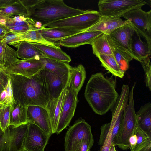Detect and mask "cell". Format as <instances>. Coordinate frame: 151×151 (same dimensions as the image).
Listing matches in <instances>:
<instances>
[{
  "instance_id": "6da1fadb",
  "label": "cell",
  "mask_w": 151,
  "mask_h": 151,
  "mask_svg": "<svg viewBox=\"0 0 151 151\" xmlns=\"http://www.w3.org/2000/svg\"><path fill=\"white\" fill-rule=\"evenodd\" d=\"M42 70L29 78L19 75H9L16 103L46 107L50 100L49 88Z\"/></svg>"
},
{
  "instance_id": "7a4b0ae2",
  "label": "cell",
  "mask_w": 151,
  "mask_h": 151,
  "mask_svg": "<svg viewBox=\"0 0 151 151\" xmlns=\"http://www.w3.org/2000/svg\"><path fill=\"white\" fill-rule=\"evenodd\" d=\"M113 77L104 76L101 72L91 75L86 85L84 96L96 114L103 115L110 109L119 95Z\"/></svg>"
},
{
  "instance_id": "3957f363",
  "label": "cell",
  "mask_w": 151,
  "mask_h": 151,
  "mask_svg": "<svg viewBox=\"0 0 151 151\" xmlns=\"http://www.w3.org/2000/svg\"><path fill=\"white\" fill-rule=\"evenodd\" d=\"M87 10L69 6L63 0H37L28 11V17L44 27L55 21L83 14Z\"/></svg>"
},
{
  "instance_id": "277c9868",
  "label": "cell",
  "mask_w": 151,
  "mask_h": 151,
  "mask_svg": "<svg viewBox=\"0 0 151 151\" xmlns=\"http://www.w3.org/2000/svg\"><path fill=\"white\" fill-rule=\"evenodd\" d=\"M129 89L127 85L122 86L120 94L115 103L110 109L112 112L111 121L102 125L98 145L101 146L107 136H111L112 145L115 146L119 134L125 109L128 104Z\"/></svg>"
},
{
  "instance_id": "5b68a950",
  "label": "cell",
  "mask_w": 151,
  "mask_h": 151,
  "mask_svg": "<svg viewBox=\"0 0 151 151\" xmlns=\"http://www.w3.org/2000/svg\"><path fill=\"white\" fill-rule=\"evenodd\" d=\"M94 141L91 126L84 119L80 118L66 132L65 151H90Z\"/></svg>"
},
{
  "instance_id": "8992f818",
  "label": "cell",
  "mask_w": 151,
  "mask_h": 151,
  "mask_svg": "<svg viewBox=\"0 0 151 151\" xmlns=\"http://www.w3.org/2000/svg\"><path fill=\"white\" fill-rule=\"evenodd\" d=\"M101 17L98 11L87 10L83 14L50 23L44 27L79 33L94 24Z\"/></svg>"
},
{
  "instance_id": "52a82bcc",
  "label": "cell",
  "mask_w": 151,
  "mask_h": 151,
  "mask_svg": "<svg viewBox=\"0 0 151 151\" xmlns=\"http://www.w3.org/2000/svg\"><path fill=\"white\" fill-rule=\"evenodd\" d=\"M136 83H134L129 92V102L124 112L121 128L115 145L124 150L129 148V139L134 134L137 125L133 98Z\"/></svg>"
},
{
  "instance_id": "ba28073f",
  "label": "cell",
  "mask_w": 151,
  "mask_h": 151,
  "mask_svg": "<svg viewBox=\"0 0 151 151\" xmlns=\"http://www.w3.org/2000/svg\"><path fill=\"white\" fill-rule=\"evenodd\" d=\"M121 17L129 22L137 36L141 35L151 49V10L148 11L138 8L129 11Z\"/></svg>"
},
{
  "instance_id": "9c48e42d",
  "label": "cell",
  "mask_w": 151,
  "mask_h": 151,
  "mask_svg": "<svg viewBox=\"0 0 151 151\" xmlns=\"http://www.w3.org/2000/svg\"><path fill=\"white\" fill-rule=\"evenodd\" d=\"M146 4L147 2L143 0H100L98 2V11L101 16H122Z\"/></svg>"
},
{
  "instance_id": "30bf717a",
  "label": "cell",
  "mask_w": 151,
  "mask_h": 151,
  "mask_svg": "<svg viewBox=\"0 0 151 151\" xmlns=\"http://www.w3.org/2000/svg\"><path fill=\"white\" fill-rule=\"evenodd\" d=\"M78 94L67 86L58 122L56 133L60 134L68 126L73 117L78 102Z\"/></svg>"
},
{
  "instance_id": "8fae6325",
  "label": "cell",
  "mask_w": 151,
  "mask_h": 151,
  "mask_svg": "<svg viewBox=\"0 0 151 151\" xmlns=\"http://www.w3.org/2000/svg\"><path fill=\"white\" fill-rule=\"evenodd\" d=\"M50 136L36 125L28 123L23 144L24 151H44Z\"/></svg>"
},
{
  "instance_id": "7c38bea8",
  "label": "cell",
  "mask_w": 151,
  "mask_h": 151,
  "mask_svg": "<svg viewBox=\"0 0 151 151\" xmlns=\"http://www.w3.org/2000/svg\"><path fill=\"white\" fill-rule=\"evenodd\" d=\"M44 68V64L40 60L19 59L14 63L2 70L8 75H19L29 78L39 73Z\"/></svg>"
},
{
  "instance_id": "4fadbf2b",
  "label": "cell",
  "mask_w": 151,
  "mask_h": 151,
  "mask_svg": "<svg viewBox=\"0 0 151 151\" xmlns=\"http://www.w3.org/2000/svg\"><path fill=\"white\" fill-rule=\"evenodd\" d=\"M135 32L129 24L120 27L108 35L109 37L116 48L129 55L135 59L132 50V38Z\"/></svg>"
},
{
  "instance_id": "5bb4252c",
  "label": "cell",
  "mask_w": 151,
  "mask_h": 151,
  "mask_svg": "<svg viewBox=\"0 0 151 151\" xmlns=\"http://www.w3.org/2000/svg\"><path fill=\"white\" fill-rule=\"evenodd\" d=\"M28 123L16 127L9 125L4 132L2 151H23V144Z\"/></svg>"
},
{
  "instance_id": "9a60e30c",
  "label": "cell",
  "mask_w": 151,
  "mask_h": 151,
  "mask_svg": "<svg viewBox=\"0 0 151 151\" xmlns=\"http://www.w3.org/2000/svg\"><path fill=\"white\" fill-rule=\"evenodd\" d=\"M28 123L34 124L50 136L52 134L50 119L45 108L35 105L27 106Z\"/></svg>"
},
{
  "instance_id": "2e32d148",
  "label": "cell",
  "mask_w": 151,
  "mask_h": 151,
  "mask_svg": "<svg viewBox=\"0 0 151 151\" xmlns=\"http://www.w3.org/2000/svg\"><path fill=\"white\" fill-rule=\"evenodd\" d=\"M121 17L120 16H101L96 23L83 32L100 31L109 35L113 30L120 27L129 24L128 20H122L121 18Z\"/></svg>"
},
{
  "instance_id": "e0dca14e",
  "label": "cell",
  "mask_w": 151,
  "mask_h": 151,
  "mask_svg": "<svg viewBox=\"0 0 151 151\" xmlns=\"http://www.w3.org/2000/svg\"><path fill=\"white\" fill-rule=\"evenodd\" d=\"M103 33L100 31H88L78 33L60 41V45L67 48H75L90 44L96 38Z\"/></svg>"
},
{
  "instance_id": "ac0fdd59",
  "label": "cell",
  "mask_w": 151,
  "mask_h": 151,
  "mask_svg": "<svg viewBox=\"0 0 151 151\" xmlns=\"http://www.w3.org/2000/svg\"><path fill=\"white\" fill-rule=\"evenodd\" d=\"M42 70L49 84L50 100L57 98L67 87L68 79H63L49 70Z\"/></svg>"
},
{
  "instance_id": "d6986e66",
  "label": "cell",
  "mask_w": 151,
  "mask_h": 151,
  "mask_svg": "<svg viewBox=\"0 0 151 151\" xmlns=\"http://www.w3.org/2000/svg\"><path fill=\"white\" fill-rule=\"evenodd\" d=\"M65 89L58 97L50 100L45 107L48 114L52 134L56 132Z\"/></svg>"
},
{
  "instance_id": "ffe728a7",
  "label": "cell",
  "mask_w": 151,
  "mask_h": 151,
  "mask_svg": "<svg viewBox=\"0 0 151 151\" xmlns=\"http://www.w3.org/2000/svg\"><path fill=\"white\" fill-rule=\"evenodd\" d=\"M0 15L11 17L17 15L28 17V11L20 0H0Z\"/></svg>"
},
{
  "instance_id": "44dd1931",
  "label": "cell",
  "mask_w": 151,
  "mask_h": 151,
  "mask_svg": "<svg viewBox=\"0 0 151 151\" xmlns=\"http://www.w3.org/2000/svg\"><path fill=\"white\" fill-rule=\"evenodd\" d=\"M90 45L93 53L97 57L101 55L114 56V47L108 34L103 33L95 39Z\"/></svg>"
},
{
  "instance_id": "7402d4cb",
  "label": "cell",
  "mask_w": 151,
  "mask_h": 151,
  "mask_svg": "<svg viewBox=\"0 0 151 151\" xmlns=\"http://www.w3.org/2000/svg\"><path fill=\"white\" fill-rule=\"evenodd\" d=\"M12 45L17 48V57L21 60L30 59L40 60L46 57L36 48L31 42L23 41L13 44Z\"/></svg>"
},
{
  "instance_id": "603a6c76",
  "label": "cell",
  "mask_w": 151,
  "mask_h": 151,
  "mask_svg": "<svg viewBox=\"0 0 151 151\" xmlns=\"http://www.w3.org/2000/svg\"><path fill=\"white\" fill-rule=\"evenodd\" d=\"M86 78L85 68L82 64L76 67L70 65L68 86L78 94Z\"/></svg>"
},
{
  "instance_id": "cb8c5ba5",
  "label": "cell",
  "mask_w": 151,
  "mask_h": 151,
  "mask_svg": "<svg viewBox=\"0 0 151 151\" xmlns=\"http://www.w3.org/2000/svg\"><path fill=\"white\" fill-rule=\"evenodd\" d=\"M44 65V69L49 70L61 78L68 79L69 63L45 57L40 59Z\"/></svg>"
},
{
  "instance_id": "d4e9b609",
  "label": "cell",
  "mask_w": 151,
  "mask_h": 151,
  "mask_svg": "<svg viewBox=\"0 0 151 151\" xmlns=\"http://www.w3.org/2000/svg\"><path fill=\"white\" fill-rule=\"evenodd\" d=\"M32 43L36 48L44 54L46 57L68 63L71 60L70 56L63 51L59 47H55L36 43Z\"/></svg>"
},
{
  "instance_id": "484cf974",
  "label": "cell",
  "mask_w": 151,
  "mask_h": 151,
  "mask_svg": "<svg viewBox=\"0 0 151 151\" xmlns=\"http://www.w3.org/2000/svg\"><path fill=\"white\" fill-rule=\"evenodd\" d=\"M137 125L151 137V103L149 102L142 106L136 113Z\"/></svg>"
},
{
  "instance_id": "4316f807",
  "label": "cell",
  "mask_w": 151,
  "mask_h": 151,
  "mask_svg": "<svg viewBox=\"0 0 151 151\" xmlns=\"http://www.w3.org/2000/svg\"><path fill=\"white\" fill-rule=\"evenodd\" d=\"M27 107L16 103L12 106L9 125L17 127L28 123L27 115Z\"/></svg>"
},
{
  "instance_id": "83f0119b",
  "label": "cell",
  "mask_w": 151,
  "mask_h": 151,
  "mask_svg": "<svg viewBox=\"0 0 151 151\" xmlns=\"http://www.w3.org/2000/svg\"><path fill=\"white\" fill-rule=\"evenodd\" d=\"M18 60L16 51L0 39V67L1 69L12 64Z\"/></svg>"
},
{
  "instance_id": "f1b7e54d",
  "label": "cell",
  "mask_w": 151,
  "mask_h": 151,
  "mask_svg": "<svg viewBox=\"0 0 151 151\" xmlns=\"http://www.w3.org/2000/svg\"><path fill=\"white\" fill-rule=\"evenodd\" d=\"M40 31L42 36L45 40L52 42L60 41L78 33L76 32L62 30L55 28L44 27Z\"/></svg>"
},
{
  "instance_id": "f546056e",
  "label": "cell",
  "mask_w": 151,
  "mask_h": 151,
  "mask_svg": "<svg viewBox=\"0 0 151 151\" xmlns=\"http://www.w3.org/2000/svg\"><path fill=\"white\" fill-rule=\"evenodd\" d=\"M98 58L101 63V65L113 75L120 78L123 77L124 73L120 69L114 56L101 55Z\"/></svg>"
},
{
  "instance_id": "4dcf8cb0",
  "label": "cell",
  "mask_w": 151,
  "mask_h": 151,
  "mask_svg": "<svg viewBox=\"0 0 151 151\" xmlns=\"http://www.w3.org/2000/svg\"><path fill=\"white\" fill-rule=\"evenodd\" d=\"M40 30L31 29L26 32L17 33L22 41H25L48 45L55 47H58L54 42L48 41L42 36Z\"/></svg>"
},
{
  "instance_id": "1f68e13d",
  "label": "cell",
  "mask_w": 151,
  "mask_h": 151,
  "mask_svg": "<svg viewBox=\"0 0 151 151\" xmlns=\"http://www.w3.org/2000/svg\"><path fill=\"white\" fill-rule=\"evenodd\" d=\"M135 40H133L132 44V50L136 60L139 62L142 60L151 55V49L147 43L143 41L140 36Z\"/></svg>"
},
{
  "instance_id": "d6a6232c",
  "label": "cell",
  "mask_w": 151,
  "mask_h": 151,
  "mask_svg": "<svg viewBox=\"0 0 151 151\" xmlns=\"http://www.w3.org/2000/svg\"><path fill=\"white\" fill-rule=\"evenodd\" d=\"M114 56L120 69L125 73L129 68L130 61L133 59L127 52L118 49L114 46Z\"/></svg>"
},
{
  "instance_id": "836d02e7",
  "label": "cell",
  "mask_w": 151,
  "mask_h": 151,
  "mask_svg": "<svg viewBox=\"0 0 151 151\" xmlns=\"http://www.w3.org/2000/svg\"><path fill=\"white\" fill-rule=\"evenodd\" d=\"M134 133L137 137V142L133 151H140L151 145V137L141 129L137 125Z\"/></svg>"
},
{
  "instance_id": "e575fe53",
  "label": "cell",
  "mask_w": 151,
  "mask_h": 151,
  "mask_svg": "<svg viewBox=\"0 0 151 151\" xmlns=\"http://www.w3.org/2000/svg\"><path fill=\"white\" fill-rule=\"evenodd\" d=\"M15 103L11 81L9 78L6 86L0 94V104L12 106Z\"/></svg>"
},
{
  "instance_id": "d590c367",
  "label": "cell",
  "mask_w": 151,
  "mask_h": 151,
  "mask_svg": "<svg viewBox=\"0 0 151 151\" xmlns=\"http://www.w3.org/2000/svg\"><path fill=\"white\" fill-rule=\"evenodd\" d=\"M12 106L4 105L0 108V127L4 132L9 125Z\"/></svg>"
},
{
  "instance_id": "8d00e7d4",
  "label": "cell",
  "mask_w": 151,
  "mask_h": 151,
  "mask_svg": "<svg viewBox=\"0 0 151 151\" xmlns=\"http://www.w3.org/2000/svg\"><path fill=\"white\" fill-rule=\"evenodd\" d=\"M151 55L142 60L141 63L145 73V80L146 86L150 91L151 90Z\"/></svg>"
},
{
  "instance_id": "74e56055",
  "label": "cell",
  "mask_w": 151,
  "mask_h": 151,
  "mask_svg": "<svg viewBox=\"0 0 151 151\" xmlns=\"http://www.w3.org/2000/svg\"><path fill=\"white\" fill-rule=\"evenodd\" d=\"M1 40L10 45L22 41L21 39L19 34L17 33L12 32L8 33Z\"/></svg>"
},
{
  "instance_id": "f35d334b",
  "label": "cell",
  "mask_w": 151,
  "mask_h": 151,
  "mask_svg": "<svg viewBox=\"0 0 151 151\" xmlns=\"http://www.w3.org/2000/svg\"><path fill=\"white\" fill-rule=\"evenodd\" d=\"M22 26H35L36 27V22L30 18L26 21L21 22H14L10 20L9 19L6 24V27Z\"/></svg>"
},
{
  "instance_id": "ab89813d",
  "label": "cell",
  "mask_w": 151,
  "mask_h": 151,
  "mask_svg": "<svg viewBox=\"0 0 151 151\" xmlns=\"http://www.w3.org/2000/svg\"><path fill=\"white\" fill-rule=\"evenodd\" d=\"M10 31V32L19 33L26 32L31 29L41 30L37 28L35 26H22L6 27Z\"/></svg>"
},
{
  "instance_id": "60d3db41",
  "label": "cell",
  "mask_w": 151,
  "mask_h": 151,
  "mask_svg": "<svg viewBox=\"0 0 151 151\" xmlns=\"http://www.w3.org/2000/svg\"><path fill=\"white\" fill-rule=\"evenodd\" d=\"M112 145L111 136H107L103 144L100 147L99 151H109Z\"/></svg>"
},
{
  "instance_id": "b9f144b4",
  "label": "cell",
  "mask_w": 151,
  "mask_h": 151,
  "mask_svg": "<svg viewBox=\"0 0 151 151\" xmlns=\"http://www.w3.org/2000/svg\"><path fill=\"white\" fill-rule=\"evenodd\" d=\"M9 78V75L0 70V87L3 90L7 85Z\"/></svg>"
},
{
  "instance_id": "7bdbcfd3",
  "label": "cell",
  "mask_w": 151,
  "mask_h": 151,
  "mask_svg": "<svg viewBox=\"0 0 151 151\" xmlns=\"http://www.w3.org/2000/svg\"><path fill=\"white\" fill-rule=\"evenodd\" d=\"M129 142V148L130 149L131 151H133L136 145L137 142V137L134 133L130 137Z\"/></svg>"
},
{
  "instance_id": "ee69618b",
  "label": "cell",
  "mask_w": 151,
  "mask_h": 151,
  "mask_svg": "<svg viewBox=\"0 0 151 151\" xmlns=\"http://www.w3.org/2000/svg\"><path fill=\"white\" fill-rule=\"evenodd\" d=\"M10 32V30L6 26L0 27V39H3L8 33Z\"/></svg>"
},
{
  "instance_id": "f6af8a7d",
  "label": "cell",
  "mask_w": 151,
  "mask_h": 151,
  "mask_svg": "<svg viewBox=\"0 0 151 151\" xmlns=\"http://www.w3.org/2000/svg\"><path fill=\"white\" fill-rule=\"evenodd\" d=\"M29 18L25 17L24 16L16 15L13 16L12 17L9 18L11 21L14 22H21L25 21L28 19Z\"/></svg>"
},
{
  "instance_id": "bcb514c9",
  "label": "cell",
  "mask_w": 151,
  "mask_h": 151,
  "mask_svg": "<svg viewBox=\"0 0 151 151\" xmlns=\"http://www.w3.org/2000/svg\"><path fill=\"white\" fill-rule=\"evenodd\" d=\"M12 17L0 15V24L6 26V22L10 18Z\"/></svg>"
},
{
  "instance_id": "7dc6e473",
  "label": "cell",
  "mask_w": 151,
  "mask_h": 151,
  "mask_svg": "<svg viewBox=\"0 0 151 151\" xmlns=\"http://www.w3.org/2000/svg\"><path fill=\"white\" fill-rule=\"evenodd\" d=\"M4 138V133L0 135V151H2L3 147Z\"/></svg>"
},
{
  "instance_id": "c3c4849f",
  "label": "cell",
  "mask_w": 151,
  "mask_h": 151,
  "mask_svg": "<svg viewBox=\"0 0 151 151\" xmlns=\"http://www.w3.org/2000/svg\"><path fill=\"white\" fill-rule=\"evenodd\" d=\"M115 146L114 145H111L109 151H116Z\"/></svg>"
},
{
  "instance_id": "681fc988",
  "label": "cell",
  "mask_w": 151,
  "mask_h": 151,
  "mask_svg": "<svg viewBox=\"0 0 151 151\" xmlns=\"http://www.w3.org/2000/svg\"><path fill=\"white\" fill-rule=\"evenodd\" d=\"M4 132H3L2 131L1 129V127H0V135H1V134H2V133H3Z\"/></svg>"
},
{
  "instance_id": "f907efd6",
  "label": "cell",
  "mask_w": 151,
  "mask_h": 151,
  "mask_svg": "<svg viewBox=\"0 0 151 151\" xmlns=\"http://www.w3.org/2000/svg\"><path fill=\"white\" fill-rule=\"evenodd\" d=\"M3 90L0 87V94L2 91H3Z\"/></svg>"
},
{
  "instance_id": "816d5d0a",
  "label": "cell",
  "mask_w": 151,
  "mask_h": 151,
  "mask_svg": "<svg viewBox=\"0 0 151 151\" xmlns=\"http://www.w3.org/2000/svg\"><path fill=\"white\" fill-rule=\"evenodd\" d=\"M4 105H3V104H0V108L2 107L3 106H4Z\"/></svg>"
},
{
  "instance_id": "f5cc1de1",
  "label": "cell",
  "mask_w": 151,
  "mask_h": 151,
  "mask_svg": "<svg viewBox=\"0 0 151 151\" xmlns=\"http://www.w3.org/2000/svg\"><path fill=\"white\" fill-rule=\"evenodd\" d=\"M4 26H4V25L0 24V27H3Z\"/></svg>"
},
{
  "instance_id": "db71d44e",
  "label": "cell",
  "mask_w": 151,
  "mask_h": 151,
  "mask_svg": "<svg viewBox=\"0 0 151 151\" xmlns=\"http://www.w3.org/2000/svg\"><path fill=\"white\" fill-rule=\"evenodd\" d=\"M0 69H1V67H0Z\"/></svg>"
},
{
  "instance_id": "11a10c76",
  "label": "cell",
  "mask_w": 151,
  "mask_h": 151,
  "mask_svg": "<svg viewBox=\"0 0 151 151\" xmlns=\"http://www.w3.org/2000/svg\"></svg>"
}]
</instances>
